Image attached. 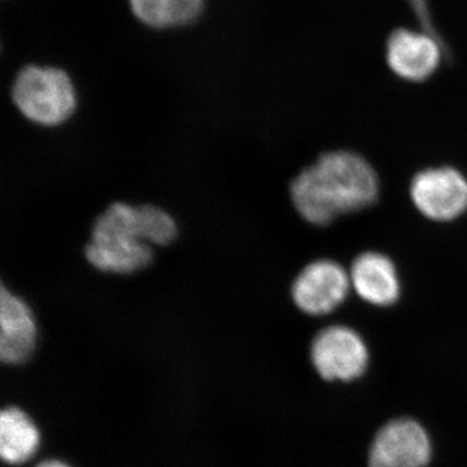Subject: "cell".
<instances>
[{
    "mask_svg": "<svg viewBox=\"0 0 467 467\" xmlns=\"http://www.w3.org/2000/svg\"><path fill=\"white\" fill-rule=\"evenodd\" d=\"M12 101L27 121L55 128L75 115L77 91L60 67L26 66L12 85Z\"/></svg>",
    "mask_w": 467,
    "mask_h": 467,
    "instance_id": "cell-3",
    "label": "cell"
},
{
    "mask_svg": "<svg viewBox=\"0 0 467 467\" xmlns=\"http://www.w3.org/2000/svg\"><path fill=\"white\" fill-rule=\"evenodd\" d=\"M85 257L94 269L117 275H131L155 259L142 205L124 202L110 204L92 225Z\"/></svg>",
    "mask_w": 467,
    "mask_h": 467,
    "instance_id": "cell-2",
    "label": "cell"
},
{
    "mask_svg": "<svg viewBox=\"0 0 467 467\" xmlns=\"http://www.w3.org/2000/svg\"><path fill=\"white\" fill-rule=\"evenodd\" d=\"M431 442L425 430L411 420H392L378 432L368 467H426Z\"/></svg>",
    "mask_w": 467,
    "mask_h": 467,
    "instance_id": "cell-10",
    "label": "cell"
},
{
    "mask_svg": "<svg viewBox=\"0 0 467 467\" xmlns=\"http://www.w3.org/2000/svg\"><path fill=\"white\" fill-rule=\"evenodd\" d=\"M352 292L358 300L377 309H391L400 303L402 278L398 264L386 252L367 250L349 266Z\"/></svg>",
    "mask_w": 467,
    "mask_h": 467,
    "instance_id": "cell-8",
    "label": "cell"
},
{
    "mask_svg": "<svg viewBox=\"0 0 467 467\" xmlns=\"http://www.w3.org/2000/svg\"><path fill=\"white\" fill-rule=\"evenodd\" d=\"M34 467H75L72 463L67 462L66 460L61 459H46L39 461Z\"/></svg>",
    "mask_w": 467,
    "mask_h": 467,
    "instance_id": "cell-14",
    "label": "cell"
},
{
    "mask_svg": "<svg viewBox=\"0 0 467 467\" xmlns=\"http://www.w3.org/2000/svg\"><path fill=\"white\" fill-rule=\"evenodd\" d=\"M310 361L326 380L358 379L368 365V344L362 335L346 324L326 325L310 342Z\"/></svg>",
    "mask_w": 467,
    "mask_h": 467,
    "instance_id": "cell-6",
    "label": "cell"
},
{
    "mask_svg": "<svg viewBox=\"0 0 467 467\" xmlns=\"http://www.w3.org/2000/svg\"><path fill=\"white\" fill-rule=\"evenodd\" d=\"M380 193L379 173L370 160L344 149L321 153L288 186L297 216L319 229L376 207Z\"/></svg>",
    "mask_w": 467,
    "mask_h": 467,
    "instance_id": "cell-1",
    "label": "cell"
},
{
    "mask_svg": "<svg viewBox=\"0 0 467 467\" xmlns=\"http://www.w3.org/2000/svg\"><path fill=\"white\" fill-rule=\"evenodd\" d=\"M38 324L26 300L5 285L0 291V359L21 367L32 359L38 344Z\"/></svg>",
    "mask_w": 467,
    "mask_h": 467,
    "instance_id": "cell-9",
    "label": "cell"
},
{
    "mask_svg": "<svg viewBox=\"0 0 467 467\" xmlns=\"http://www.w3.org/2000/svg\"><path fill=\"white\" fill-rule=\"evenodd\" d=\"M131 12L144 26L165 29L198 20L204 0H129Z\"/></svg>",
    "mask_w": 467,
    "mask_h": 467,
    "instance_id": "cell-12",
    "label": "cell"
},
{
    "mask_svg": "<svg viewBox=\"0 0 467 467\" xmlns=\"http://www.w3.org/2000/svg\"><path fill=\"white\" fill-rule=\"evenodd\" d=\"M43 434L36 418L18 405L9 404L0 413V459L11 467L26 466L42 450Z\"/></svg>",
    "mask_w": 467,
    "mask_h": 467,
    "instance_id": "cell-11",
    "label": "cell"
},
{
    "mask_svg": "<svg viewBox=\"0 0 467 467\" xmlns=\"http://www.w3.org/2000/svg\"><path fill=\"white\" fill-rule=\"evenodd\" d=\"M409 196L418 213L430 223H456L467 214V175L453 165L420 169L411 178Z\"/></svg>",
    "mask_w": 467,
    "mask_h": 467,
    "instance_id": "cell-5",
    "label": "cell"
},
{
    "mask_svg": "<svg viewBox=\"0 0 467 467\" xmlns=\"http://www.w3.org/2000/svg\"><path fill=\"white\" fill-rule=\"evenodd\" d=\"M409 3L413 8L414 14L417 15L418 20L422 23L423 30L435 34L431 26V17H430L429 2L427 0H409Z\"/></svg>",
    "mask_w": 467,
    "mask_h": 467,
    "instance_id": "cell-13",
    "label": "cell"
},
{
    "mask_svg": "<svg viewBox=\"0 0 467 467\" xmlns=\"http://www.w3.org/2000/svg\"><path fill=\"white\" fill-rule=\"evenodd\" d=\"M441 61V42L435 34L401 27L387 39V67L405 84H426L436 75Z\"/></svg>",
    "mask_w": 467,
    "mask_h": 467,
    "instance_id": "cell-7",
    "label": "cell"
},
{
    "mask_svg": "<svg viewBox=\"0 0 467 467\" xmlns=\"http://www.w3.org/2000/svg\"><path fill=\"white\" fill-rule=\"evenodd\" d=\"M291 304L308 318H326L339 312L352 296L348 267L321 257L306 263L290 285Z\"/></svg>",
    "mask_w": 467,
    "mask_h": 467,
    "instance_id": "cell-4",
    "label": "cell"
}]
</instances>
